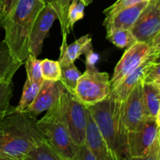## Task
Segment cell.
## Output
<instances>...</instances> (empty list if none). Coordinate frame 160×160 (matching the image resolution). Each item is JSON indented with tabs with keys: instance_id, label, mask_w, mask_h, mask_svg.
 <instances>
[{
	"instance_id": "27",
	"label": "cell",
	"mask_w": 160,
	"mask_h": 160,
	"mask_svg": "<svg viewBox=\"0 0 160 160\" xmlns=\"http://www.w3.org/2000/svg\"><path fill=\"white\" fill-rule=\"evenodd\" d=\"M144 1H146V0H117L113 4L103 10V13L106 16V18L103 21V24L107 23L112 17H115L118 12H121L123 9L135 6V5ZM147 1H148V0H147Z\"/></svg>"
},
{
	"instance_id": "28",
	"label": "cell",
	"mask_w": 160,
	"mask_h": 160,
	"mask_svg": "<svg viewBox=\"0 0 160 160\" xmlns=\"http://www.w3.org/2000/svg\"><path fill=\"white\" fill-rule=\"evenodd\" d=\"M59 1V21L60 23L61 30H62V37H67L68 36L69 33H70V30L67 28V9H68L69 5H70V2L72 0H58Z\"/></svg>"
},
{
	"instance_id": "12",
	"label": "cell",
	"mask_w": 160,
	"mask_h": 160,
	"mask_svg": "<svg viewBox=\"0 0 160 160\" xmlns=\"http://www.w3.org/2000/svg\"><path fill=\"white\" fill-rule=\"evenodd\" d=\"M65 92V88L60 81H43L35 98L24 112L37 118L42 112L52 107Z\"/></svg>"
},
{
	"instance_id": "36",
	"label": "cell",
	"mask_w": 160,
	"mask_h": 160,
	"mask_svg": "<svg viewBox=\"0 0 160 160\" xmlns=\"http://www.w3.org/2000/svg\"><path fill=\"white\" fill-rule=\"evenodd\" d=\"M80 1L82 2L84 4V6H88V5H90L91 3L94 1V0H80Z\"/></svg>"
},
{
	"instance_id": "16",
	"label": "cell",
	"mask_w": 160,
	"mask_h": 160,
	"mask_svg": "<svg viewBox=\"0 0 160 160\" xmlns=\"http://www.w3.org/2000/svg\"><path fill=\"white\" fill-rule=\"evenodd\" d=\"M148 2V1L147 0L142 2L135 6H131L118 12L107 23L103 24V26L106 28V31L112 29H118V28L131 31L136 20H138Z\"/></svg>"
},
{
	"instance_id": "4",
	"label": "cell",
	"mask_w": 160,
	"mask_h": 160,
	"mask_svg": "<svg viewBox=\"0 0 160 160\" xmlns=\"http://www.w3.org/2000/svg\"><path fill=\"white\" fill-rule=\"evenodd\" d=\"M48 111L63 123L77 145L85 143L88 111L73 95L66 91Z\"/></svg>"
},
{
	"instance_id": "25",
	"label": "cell",
	"mask_w": 160,
	"mask_h": 160,
	"mask_svg": "<svg viewBox=\"0 0 160 160\" xmlns=\"http://www.w3.org/2000/svg\"><path fill=\"white\" fill-rule=\"evenodd\" d=\"M25 68L27 71V78L31 82L39 83L43 82L41 71V60L35 56L29 55L24 61Z\"/></svg>"
},
{
	"instance_id": "8",
	"label": "cell",
	"mask_w": 160,
	"mask_h": 160,
	"mask_svg": "<svg viewBox=\"0 0 160 160\" xmlns=\"http://www.w3.org/2000/svg\"><path fill=\"white\" fill-rule=\"evenodd\" d=\"M136 41L150 45L160 34V0H149L131 29Z\"/></svg>"
},
{
	"instance_id": "23",
	"label": "cell",
	"mask_w": 160,
	"mask_h": 160,
	"mask_svg": "<svg viewBox=\"0 0 160 160\" xmlns=\"http://www.w3.org/2000/svg\"><path fill=\"white\" fill-rule=\"evenodd\" d=\"M12 81H0V123L10 108V101L13 93Z\"/></svg>"
},
{
	"instance_id": "37",
	"label": "cell",
	"mask_w": 160,
	"mask_h": 160,
	"mask_svg": "<svg viewBox=\"0 0 160 160\" xmlns=\"http://www.w3.org/2000/svg\"><path fill=\"white\" fill-rule=\"evenodd\" d=\"M0 160H16V159H9V158H6V157H3V156H0Z\"/></svg>"
},
{
	"instance_id": "24",
	"label": "cell",
	"mask_w": 160,
	"mask_h": 160,
	"mask_svg": "<svg viewBox=\"0 0 160 160\" xmlns=\"http://www.w3.org/2000/svg\"><path fill=\"white\" fill-rule=\"evenodd\" d=\"M41 71L44 81H60L61 66L59 61L49 59L41 60Z\"/></svg>"
},
{
	"instance_id": "10",
	"label": "cell",
	"mask_w": 160,
	"mask_h": 160,
	"mask_svg": "<svg viewBox=\"0 0 160 160\" xmlns=\"http://www.w3.org/2000/svg\"><path fill=\"white\" fill-rule=\"evenodd\" d=\"M151 47L146 43L137 42L127 48L118 63L116 65L110 79L111 90L117 87L123 78L137 68L151 52Z\"/></svg>"
},
{
	"instance_id": "11",
	"label": "cell",
	"mask_w": 160,
	"mask_h": 160,
	"mask_svg": "<svg viewBox=\"0 0 160 160\" xmlns=\"http://www.w3.org/2000/svg\"><path fill=\"white\" fill-rule=\"evenodd\" d=\"M58 20L57 12L50 6L45 5L36 17L28 38L29 55L38 57L43 48L44 40L47 38L53 23Z\"/></svg>"
},
{
	"instance_id": "15",
	"label": "cell",
	"mask_w": 160,
	"mask_h": 160,
	"mask_svg": "<svg viewBox=\"0 0 160 160\" xmlns=\"http://www.w3.org/2000/svg\"><path fill=\"white\" fill-rule=\"evenodd\" d=\"M92 38L89 34H85L70 45H67V38L62 37L60 46L59 62L60 66H67L74 63L75 61L81 56L92 49Z\"/></svg>"
},
{
	"instance_id": "39",
	"label": "cell",
	"mask_w": 160,
	"mask_h": 160,
	"mask_svg": "<svg viewBox=\"0 0 160 160\" xmlns=\"http://www.w3.org/2000/svg\"><path fill=\"white\" fill-rule=\"evenodd\" d=\"M148 1H149V0H148Z\"/></svg>"
},
{
	"instance_id": "20",
	"label": "cell",
	"mask_w": 160,
	"mask_h": 160,
	"mask_svg": "<svg viewBox=\"0 0 160 160\" xmlns=\"http://www.w3.org/2000/svg\"><path fill=\"white\" fill-rule=\"evenodd\" d=\"M106 38L120 48H128L137 42L131 30L120 28L106 31Z\"/></svg>"
},
{
	"instance_id": "3",
	"label": "cell",
	"mask_w": 160,
	"mask_h": 160,
	"mask_svg": "<svg viewBox=\"0 0 160 160\" xmlns=\"http://www.w3.org/2000/svg\"><path fill=\"white\" fill-rule=\"evenodd\" d=\"M121 102L109 96L87 107L115 160L129 158L128 133L121 118Z\"/></svg>"
},
{
	"instance_id": "9",
	"label": "cell",
	"mask_w": 160,
	"mask_h": 160,
	"mask_svg": "<svg viewBox=\"0 0 160 160\" xmlns=\"http://www.w3.org/2000/svg\"><path fill=\"white\" fill-rule=\"evenodd\" d=\"M160 124L149 118L142 128L128 133V148L129 157L146 155L159 142Z\"/></svg>"
},
{
	"instance_id": "14",
	"label": "cell",
	"mask_w": 160,
	"mask_h": 160,
	"mask_svg": "<svg viewBox=\"0 0 160 160\" xmlns=\"http://www.w3.org/2000/svg\"><path fill=\"white\" fill-rule=\"evenodd\" d=\"M96 160H115L114 156L102 136L91 114L88 113L85 143Z\"/></svg>"
},
{
	"instance_id": "19",
	"label": "cell",
	"mask_w": 160,
	"mask_h": 160,
	"mask_svg": "<svg viewBox=\"0 0 160 160\" xmlns=\"http://www.w3.org/2000/svg\"><path fill=\"white\" fill-rule=\"evenodd\" d=\"M23 160H73L66 159L61 156L52 148L47 139L41 142L39 145L33 148Z\"/></svg>"
},
{
	"instance_id": "21",
	"label": "cell",
	"mask_w": 160,
	"mask_h": 160,
	"mask_svg": "<svg viewBox=\"0 0 160 160\" xmlns=\"http://www.w3.org/2000/svg\"><path fill=\"white\" fill-rule=\"evenodd\" d=\"M81 73L74 63H70L67 66H61L60 82L65 88L66 91L74 96L75 88L78 79Z\"/></svg>"
},
{
	"instance_id": "29",
	"label": "cell",
	"mask_w": 160,
	"mask_h": 160,
	"mask_svg": "<svg viewBox=\"0 0 160 160\" xmlns=\"http://www.w3.org/2000/svg\"><path fill=\"white\" fill-rule=\"evenodd\" d=\"M142 83H154L160 84V63L159 60L153 62L147 70Z\"/></svg>"
},
{
	"instance_id": "32",
	"label": "cell",
	"mask_w": 160,
	"mask_h": 160,
	"mask_svg": "<svg viewBox=\"0 0 160 160\" xmlns=\"http://www.w3.org/2000/svg\"><path fill=\"white\" fill-rule=\"evenodd\" d=\"M86 56V69L96 68L95 64L99 59V56L97 53L94 52L93 50H90L85 54Z\"/></svg>"
},
{
	"instance_id": "33",
	"label": "cell",
	"mask_w": 160,
	"mask_h": 160,
	"mask_svg": "<svg viewBox=\"0 0 160 160\" xmlns=\"http://www.w3.org/2000/svg\"><path fill=\"white\" fill-rule=\"evenodd\" d=\"M17 1V0H1L2 6V20L9 15Z\"/></svg>"
},
{
	"instance_id": "2",
	"label": "cell",
	"mask_w": 160,
	"mask_h": 160,
	"mask_svg": "<svg viewBox=\"0 0 160 160\" xmlns=\"http://www.w3.org/2000/svg\"><path fill=\"white\" fill-rule=\"evenodd\" d=\"M42 0H17L9 15L2 20L3 42L12 57L23 63L29 56L28 38L33 23L45 6Z\"/></svg>"
},
{
	"instance_id": "31",
	"label": "cell",
	"mask_w": 160,
	"mask_h": 160,
	"mask_svg": "<svg viewBox=\"0 0 160 160\" xmlns=\"http://www.w3.org/2000/svg\"><path fill=\"white\" fill-rule=\"evenodd\" d=\"M73 160H96L85 144L80 145L78 148Z\"/></svg>"
},
{
	"instance_id": "26",
	"label": "cell",
	"mask_w": 160,
	"mask_h": 160,
	"mask_svg": "<svg viewBox=\"0 0 160 160\" xmlns=\"http://www.w3.org/2000/svg\"><path fill=\"white\" fill-rule=\"evenodd\" d=\"M84 3L80 0H72L67 9V28L68 29H73V26L78 20H82L84 17Z\"/></svg>"
},
{
	"instance_id": "1",
	"label": "cell",
	"mask_w": 160,
	"mask_h": 160,
	"mask_svg": "<svg viewBox=\"0 0 160 160\" xmlns=\"http://www.w3.org/2000/svg\"><path fill=\"white\" fill-rule=\"evenodd\" d=\"M46 138L39 129L37 118L12 108L0 123V156L16 160L23 157Z\"/></svg>"
},
{
	"instance_id": "5",
	"label": "cell",
	"mask_w": 160,
	"mask_h": 160,
	"mask_svg": "<svg viewBox=\"0 0 160 160\" xmlns=\"http://www.w3.org/2000/svg\"><path fill=\"white\" fill-rule=\"evenodd\" d=\"M111 92L109 73L86 69L77 83L74 97L86 108L107 98Z\"/></svg>"
},
{
	"instance_id": "35",
	"label": "cell",
	"mask_w": 160,
	"mask_h": 160,
	"mask_svg": "<svg viewBox=\"0 0 160 160\" xmlns=\"http://www.w3.org/2000/svg\"><path fill=\"white\" fill-rule=\"evenodd\" d=\"M2 2L1 0H0V28L2 27Z\"/></svg>"
},
{
	"instance_id": "30",
	"label": "cell",
	"mask_w": 160,
	"mask_h": 160,
	"mask_svg": "<svg viewBox=\"0 0 160 160\" xmlns=\"http://www.w3.org/2000/svg\"><path fill=\"white\" fill-rule=\"evenodd\" d=\"M126 160H160V141L146 155L137 157H129Z\"/></svg>"
},
{
	"instance_id": "22",
	"label": "cell",
	"mask_w": 160,
	"mask_h": 160,
	"mask_svg": "<svg viewBox=\"0 0 160 160\" xmlns=\"http://www.w3.org/2000/svg\"><path fill=\"white\" fill-rule=\"evenodd\" d=\"M41 84H39V83L31 82L27 78L24 85H23V91H22V95L20 97V102L16 107L12 108V109L16 112L24 111L35 98L36 95H37L38 92L40 89Z\"/></svg>"
},
{
	"instance_id": "17",
	"label": "cell",
	"mask_w": 160,
	"mask_h": 160,
	"mask_svg": "<svg viewBox=\"0 0 160 160\" xmlns=\"http://www.w3.org/2000/svg\"><path fill=\"white\" fill-rule=\"evenodd\" d=\"M142 93L148 117L160 124V84L142 83Z\"/></svg>"
},
{
	"instance_id": "18",
	"label": "cell",
	"mask_w": 160,
	"mask_h": 160,
	"mask_svg": "<svg viewBox=\"0 0 160 160\" xmlns=\"http://www.w3.org/2000/svg\"><path fill=\"white\" fill-rule=\"evenodd\" d=\"M23 63L16 60L10 54L7 45L0 42V81H12Z\"/></svg>"
},
{
	"instance_id": "38",
	"label": "cell",
	"mask_w": 160,
	"mask_h": 160,
	"mask_svg": "<svg viewBox=\"0 0 160 160\" xmlns=\"http://www.w3.org/2000/svg\"><path fill=\"white\" fill-rule=\"evenodd\" d=\"M124 160H126V159H124Z\"/></svg>"
},
{
	"instance_id": "13",
	"label": "cell",
	"mask_w": 160,
	"mask_h": 160,
	"mask_svg": "<svg viewBox=\"0 0 160 160\" xmlns=\"http://www.w3.org/2000/svg\"><path fill=\"white\" fill-rule=\"evenodd\" d=\"M151 49V52L147 56L146 59L137 68L134 69L128 76L125 77L117 87L111 90L109 96L114 99L123 102L131 93V91L134 88V87L138 83L142 82L145 73L150 66L156 61L159 60L160 50L153 49V48Z\"/></svg>"
},
{
	"instance_id": "34",
	"label": "cell",
	"mask_w": 160,
	"mask_h": 160,
	"mask_svg": "<svg viewBox=\"0 0 160 160\" xmlns=\"http://www.w3.org/2000/svg\"><path fill=\"white\" fill-rule=\"evenodd\" d=\"M45 3V5L47 6H50L56 12H57L58 15V19L59 17V1L58 0H42Z\"/></svg>"
},
{
	"instance_id": "7",
	"label": "cell",
	"mask_w": 160,
	"mask_h": 160,
	"mask_svg": "<svg viewBox=\"0 0 160 160\" xmlns=\"http://www.w3.org/2000/svg\"><path fill=\"white\" fill-rule=\"evenodd\" d=\"M121 118L128 131L140 129L150 118L143 101L142 82L138 83L121 102Z\"/></svg>"
},
{
	"instance_id": "6",
	"label": "cell",
	"mask_w": 160,
	"mask_h": 160,
	"mask_svg": "<svg viewBox=\"0 0 160 160\" xmlns=\"http://www.w3.org/2000/svg\"><path fill=\"white\" fill-rule=\"evenodd\" d=\"M38 125L52 148L63 158L73 159L78 145L70 136L62 121L47 110L45 115L38 120Z\"/></svg>"
}]
</instances>
